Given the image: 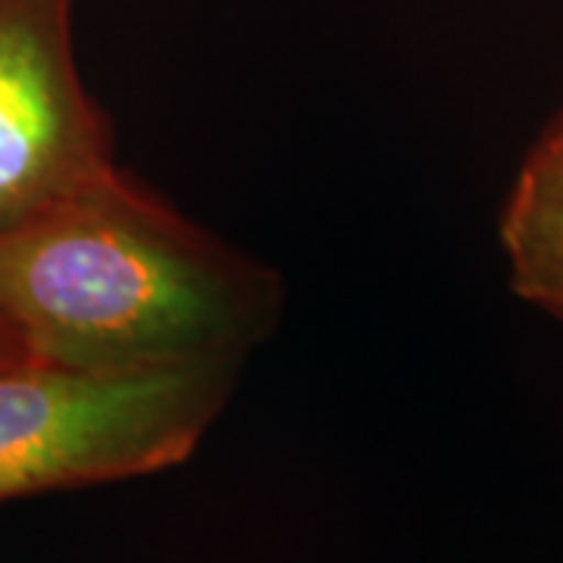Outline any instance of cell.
Segmentation results:
<instances>
[{"label": "cell", "mask_w": 563, "mask_h": 563, "mask_svg": "<svg viewBox=\"0 0 563 563\" xmlns=\"http://www.w3.org/2000/svg\"><path fill=\"white\" fill-rule=\"evenodd\" d=\"M282 307L273 266L120 166L0 235V325L35 361L103 373L242 366Z\"/></svg>", "instance_id": "obj_1"}, {"label": "cell", "mask_w": 563, "mask_h": 563, "mask_svg": "<svg viewBox=\"0 0 563 563\" xmlns=\"http://www.w3.org/2000/svg\"><path fill=\"white\" fill-rule=\"evenodd\" d=\"M239 363L73 369L0 363V504L122 483L195 457L239 385Z\"/></svg>", "instance_id": "obj_2"}, {"label": "cell", "mask_w": 563, "mask_h": 563, "mask_svg": "<svg viewBox=\"0 0 563 563\" xmlns=\"http://www.w3.org/2000/svg\"><path fill=\"white\" fill-rule=\"evenodd\" d=\"M110 169L113 125L76 66L73 0H0V235Z\"/></svg>", "instance_id": "obj_3"}, {"label": "cell", "mask_w": 563, "mask_h": 563, "mask_svg": "<svg viewBox=\"0 0 563 563\" xmlns=\"http://www.w3.org/2000/svg\"><path fill=\"white\" fill-rule=\"evenodd\" d=\"M510 291L563 322V113L529 147L498 220Z\"/></svg>", "instance_id": "obj_4"}, {"label": "cell", "mask_w": 563, "mask_h": 563, "mask_svg": "<svg viewBox=\"0 0 563 563\" xmlns=\"http://www.w3.org/2000/svg\"><path fill=\"white\" fill-rule=\"evenodd\" d=\"M16 357H25V351H22V344L0 325V363L7 361H16Z\"/></svg>", "instance_id": "obj_5"}]
</instances>
